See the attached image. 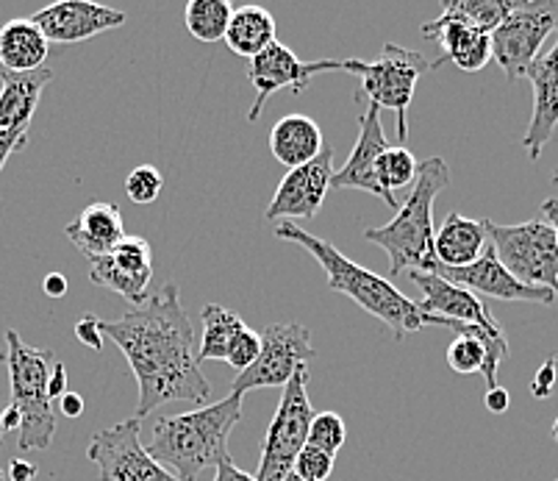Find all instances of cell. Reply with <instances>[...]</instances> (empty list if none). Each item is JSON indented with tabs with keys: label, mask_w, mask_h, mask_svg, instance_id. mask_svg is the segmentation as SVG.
Returning a JSON list of instances; mask_svg holds the SVG:
<instances>
[{
	"label": "cell",
	"mask_w": 558,
	"mask_h": 481,
	"mask_svg": "<svg viewBox=\"0 0 558 481\" xmlns=\"http://www.w3.org/2000/svg\"><path fill=\"white\" fill-rule=\"evenodd\" d=\"M100 332L114 339L134 371L140 387L136 420L172 401H209L211 384L197 362L195 332L175 281L120 321H100Z\"/></svg>",
	"instance_id": "obj_1"
},
{
	"label": "cell",
	"mask_w": 558,
	"mask_h": 481,
	"mask_svg": "<svg viewBox=\"0 0 558 481\" xmlns=\"http://www.w3.org/2000/svg\"><path fill=\"white\" fill-rule=\"evenodd\" d=\"M276 237L295 242L303 251L312 253L314 260L319 262V267H323V273H326L328 290L342 292L350 301H356L364 312L378 317V321L392 332V337L398 339V342H403L409 334L420 332V328L434 326V317L425 315L423 309H420V303L405 298L403 292L384 276H378V273L367 270V267L348 260L331 240H323V237L312 235V231H306L303 226H298V223H278Z\"/></svg>",
	"instance_id": "obj_2"
},
{
	"label": "cell",
	"mask_w": 558,
	"mask_h": 481,
	"mask_svg": "<svg viewBox=\"0 0 558 481\" xmlns=\"http://www.w3.org/2000/svg\"><path fill=\"white\" fill-rule=\"evenodd\" d=\"M242 420V395H228L217 404H206L192 412L159 418L154 426L150 457L181 481H197L206 468L228 454V437Z\"/></svg>",
	"instance_id": "obj_3"
},
{
	"label": "cell",
	"mask_w": 558,
	"mask_h": 481,
	"mask_svg": "<svg viewBox=\"0 0 558 481\" xmlns=\"http://www.w3.org/2000/svg\"><path fill=\"white\" fill-rule=\"evenodd\" d=\"M450 184V167L442 156L420 161L411 195L400 204L398 215L378 229L364 231V240L384 248L389 256V273L405 270L430 273L436 267L434 253V201Z\"/></svg>",
	"instance_id": "obj_4"
},
{
	"label": "cell",
	"mask_w": 558,
	"mask_h": 481,
	"mask_svg": "<svg viewBox=\"0 0 558 481\" xmlns=\"http://www.w3.org/2000/svg\"><path fill=\"white\" fill-rule=\"evenodd\" d=\"M7 346L9 382H12V401L9 404L23 418L17 448L45 450L50 448L56 434V412L48 395V382L59 359L48 348H34L23 342L14 328L7 332Z\"/></svg>",
	"instance_id": "obj_5"
},
{
	"label": "cell",
	"mask_w": 558,
	"mask_h": 481,
	"mask_svg": "<svg viewBox=\"0 0 558 481\" xmlns=\"http://www.w3.org/2000/svg\"><path fill=\"white\" fill-rule=\"evenodd\" d=\"M434 70L420 50H409L403 45L387 43L380 48L378 59L362 62V59H344V73H353L362 79V93L369 104L378 109L395 111L398 118V140L400 145L409 140V109L414 100L420 75Z\"/></svg>",
	"instance_id": "obj_6"
},
{
	"label": "cell",
	"mask_w": 558,
	"mask_h": 481,
	"mask_svg": "<svg viewBox=\"0 0 558 481\" xmlns=\"http://www.w3.org/2000/svg\"><path fill=\"white\" fill-rule=\"evenodd\" d=\"M486 235L500 265L517 281L527 287H545L558 298V242L550 223L527 220L504 226L486 217Z\"/></svg>",
	"instance_id": "obj_7"
},
{
	"label": "cell",
	"mask_w": 558,
	"mask_h": 481,
	"mask_svg": "<svg viewBox=\"0 0 558 481\" xmlns=\"http://www.w3.org/2000/svg\"><path fill=\"white\" fill-rule=\"evenodd\" d=\"M312 418L314 407L308 398V368H303L283 387L281 404H278L267 437H264L256 481H283L295 470L298 454L306 445Z\"/></svg>",
	"instance_id": "obj_8"
},
{
	"label": "cell",
	"mask_w": 558,
	"mask_h": 481,
	"mask_svg": "<svg viewBox=\"0 0 558 481\" xmlns=\"http://www.w3.org/2000/svg\"><path fill=\"white\" fill-rule=\"evenodd\" d=\"M550 34H558V0H517L514 12L489 34L492 59L509 81L525 79Z\"/></svg>",
	"instance_id": "obj_9"
},
{
	"label": "cell",
	"mask_w": 558,
	"mask_h": 481,
	"mask_svg": "<svg viewBox=\"0 0 558 481\" xmlns=\"http://www.w3.org/2000/svg\"><path fill=\"white\" fill-rule=\"evenodd\" d=\"M317 357L312 346V332L301 323H272L262 332V351L247 371L236 373L231 384L233 395H245L251 389L287 387L298 371L308 368Z\"/></svg>",
	"instance_id": "obj_10"
},
{
	"label": "cell",
	"mask_w": 558,
	"mask_h": 481,
	"mask_svg": "<svg viewBox=\"0 0 558 481\" xmlns=\"http://www.w3.org/2000/svg\"><path fill=\"white\" fill-rule=\"evenodd\" d=\"M86 459L98 468L100 481H181L142 445V420L136 418L95 432L86 445Z\"/></svg>",
	"instance_id": "obj_11"
},
{
	"label": "cell",
	"mask_w": 558,
	"mask_h": 481,
	"mask_svg": "<svg viewBox=\"0 0 558 481\" xmlns=\"http://www.w3.org/2000/svg\"><path fill=\"white\" fill-rule=\"evenodd\" d=\"M342 70L344 73V59H319V62H303L289 45L272 43L270 48L251 59L247 68V79H251L253 89H256V100L247 109V123H258L264 106L281 89H292V93H303L312 84L317 73H333Z\"/></svg>",
	"instance_id": "obj_12"
},
{
	"label": "cell",
	"mask_w": 558,
	"mask_h": 481,
	"mask_svg": "<svg viewBox=\"0 0 558 481\" xmlns=\"http://www.w3.org/2000/svg\"><path fill=\"white\" fill-rule=\"evenodd\" d=\"M333 179V148L326 145L323 154L308 165L289 170L278 184L270 206L264 212L267 223H287V220H314L319 206L326 204V195L331 190Z\"/></svg>",
	"instance_id": "obj_13"
},
{
	"label": "cell",
	"mask_w": 558,
	"mask_h": 481,
	"mask_svg": "<svg viewBox=\"0 0 558 481\" xmlns=\"http://www.w3.org/2000/svg\"><path fill=\"white\" fill-rule=\"evenodd\" d=\"M89 278L93 285L125 298L134 309L148 301L150 278H154V253L148 240L129 237L120 242L111 253L100 260H89Z\"/></svg>",
	"instance_id": "obj_14"
},
{
	"label": "cell",
	"mask_w": 558,
	"mask_h": 481,
	"mask_svg": "<svg viewBox=\"0 0 558 481\" xmlns=\"http://www.w3.org/2000/svg\"><path fill=\"white\" fill-rule=\"evenodd\" d=\"M32 20L50 45H75L111 32V28H120L129 17L120 9L100 7L89 0H59V3H50L32 14Z\"/></svg>",
	"instance_id": "obj_15"
},
{
	"label": "cell",
	"mask_w": 558,
	"mask_h": 481,
	"mask_svg": "<svg viewBox=\"0 0 558 481\" xmlns=\"http://www.w3.org/2000/svg\"><path fill=\"white\" fill-rule=\"evenodd\" d=\"M387 148H389V140H387V131H384V123H380V109L369 104L362 115V123H359L356 148L350 151L342 170H333V179H331L333 190L373 192V195H378L387 206L400 209L398 197L387 195L384 187L378 184V176H375V167H378L380 154H384Z\"/></svg>",
	"instance_id": "obj_16"
},
{
	"label": "cell",
	"mask_w": 558,
	"mask_h": 481,
	"mask_svg": "<svg viewBox=\"0 0 558 481\" xmlns=\"http://www.w3.org/2000/svg\"><path fill=\"white\" fill-rule=\"evenodd\" d=\"M436 276L448 278L450 285H459L464 290H470L473 296H486V298H497V301H527V303H553L556 301V292L545 290V287H527L522 281H517L500 260H497L495 248L484 251L478 262H473L470 267H459V270H448V267L436 265L434 270Z\"/></svg>",
	"instance_id": "obj_17"
},
{
	"label": "cell",
	"mask_w": 558,
	"mask_h": 481,
	"mask_svg": "<svg viewBox=\"0 0 558 481\" xmlns=\"http://www.w3.org/2000/svg\"><path fill=\"white\" fill-rule=\"evenodd\" d=\"M525 79L534 84V115L522 136V148L527 151V159L536 161L558 125V39L527 68Z\"/></svg>",
	"instance_id": "obj_18"
},
{
	"label": "cell",
	"mask_w": 558,
	"mask_h": 481,
	"mask_svg": "<svg viewBox=\"0 0 558 481\" xmlns=\"http://www.w3.org/2000/svg\"><path fill=\"white\" fill-rule=\"evenodd\" d=\"M409 278L423 290L420 309H423L425 315L442 317V321L466 323V326L504 328L478 296H473V292L464 290V287L459 285H450L448 278L420 270H411Z\"/></svg>",
	"instance_id": "obj_19"
},
{
	"label": "cell",
	"mask_w": 558,
	"mask_h": 481,
	"mask_svg": "<svg viewBox=\"0 0 558 481\" xmlns=\"http://www.w3.org/2000/svg\"><path fill=\"white\" fill-rule=\"evenodd\" d=\"M423 37L436 39L439 48L445 50L434 62V70L442 68L445 62H453L456 68L464 73H478L489 64L492 59V39L489 34L478 32L473 25H466L464 20L456 14L442 12L436 20L423 25Z\"/></svg>",
	"instance_id": "obj_20"
},
{
	"label": "cell",
	"mask_w": 558,
	"mask_h": 481,
	"mask_svg": "<svg viewBox=\"0 0 558 481\" xmlns=\"http://www.w3.org/2000/svg\"><path fill=\"white\" fill-rule=\"evenodd\" d=\"M68 240L86 260H100L125 240V220L120 206L109 201H89L64 229Z\"/></svg>",
	"instance_id": "obj_21"
},
{
	"label": "cell",
	"mask_w": 558,
	"mask_h": 481,
	"mask_svg": "<svg viewBox=\"0 0 558 481\" xmlns=\"http://www.w3.org/2000/svg\"><path fill=\"white\" fill-rule=\"evenodd\" d=\"M53 81V70L34 73H7L0 70V134H28L43 89Z\"/></svg>",
	"instance_id": "obj_22"
},
{
	"label": "cell",
	"mask_w": 558,
	"mask_h": 481,
	"mask_svg": "<svg viewBox=\"0 0 558 481\" xmlns=\"http://www.w3.org/2000/svg\"><path fill=\"white\" fill-rule=\"evenodd\" d=\"M486 248H489L486 220H473L461 212H448V217L439 223L434 235L436 265L448 267V270L470 267L484 256Z\"/></svg>",
	"instance_id": "obj_23"
},
{
	"label": "cell",
	"mask_w": 558,
	"mask_h": 481,
	"mask_svg": "<svg viewBox=\"0 0 558 481\" xmlns=\"http://www.w3.org/2000/svg\"><path fill=\"white\" fill-rule=\"evenodd\" d=\"M323 148H326L323 129H319L317 120H312L308 115H287V118L278 120L270 131L272 156H276L283 167H289V170L314 161L323 154Z\"/></svg>",
	"instance_id": "obj_24"
},
{
	"label": "cell",
	"mask_w": 558,
	"mask_h": 481,
	"mask_svg": "<svg viewBox=\"0 0 558 481\" xmlns=\"http://www.w3.org/2000/svg\"><path fill=\"white\" fill-rule=\"evenodd\" d=\"M50 43L32 17H17L0 28V68L7 73H34L43 70Z\"/></svg>",
	"instance_id": "obj_25"
},
{
	"label": "cell",
	"mask_w": 558,
	"mask_h": 481,
	"mask_svg": "<svg viewBox=\"0 0 558 481\" xmlns=\"http://www.w3.org/2000/svg\"><path fill=\"white\" fill-rule=\"evenodd\" d=\"M278 43L276 37V17L264 7H240L233 9L231 23L226 32V45L231 53L242 59H256L258 53Z\"/></svg>",
	"instance_id": "obj_26"
},
{
	"label": "cell",
	"mask_w": 558,
	"mask_h": 481,
	"mask_svg": "<svg viewBox=\"0 0 558 481\" xmlns=\"http://www.w3.org/2000/svg\"><path fill=\"white\" fill-rule=\"evenodd\" d=\"M203 334L201 348H197V362H226V348L233 339V334L245 328L236 312L220 306V303H206L201 312Z\"/></svg>",
	"instance_id": "obj_27"
},
{
	"label": "cell",
	"mask_w": 558,
	"mask_h": 481,
	"mask_svg": "<svg viewBox=\"0 0 558 481\" xmlns=\"http://www.w3.org/2000/svg\"><path fill=\"white\" fill-rule=\"evenodd\" d=\"M231 3L228 0H190L184 12L186 32L206 45L226 39L228 23H231Z\"/></svg>",
	"instance_id": "obj_28"
},
{
	"label": "cell",
	"mask_w": 558,
	"mask_h": 481,
	"mask_svg": "<svg viewBox=\"0 0 558 481\" xmlns=\"http://www.w3.org/2000/svg\"><path fill=\"white\" fill-rule=\"evenodd\" d=\"M514 7L517 0H445L442 12L456 14L466 25H473V28L484 34H492L497 25L514 12Z\"/></svg>",
	"instance_id": "obj_29"
},
{
	"label": "cell",
	"mask_w": 558,
	"mask_h": 481,
	"mask_svg": "<svg viewBox=\"0 0 558 481\" xmlns=\"http://www.w3.org/2000/svg\"><path fill=\"white\" fill-rule=\"evenodd\" d=\"M417 170H420V161L414 159V154H411L405 145H389V148L380 154L378 167H375V176H378V184L384 187L387 195L398 197L395 192L414 184Z\"/></svg>",
	"instance_id": "obj_30"
},
{
	"label": "cell",
	"mask_w": 558,
	"mask_h": 481,
	"mask_svg": "<svg viewBox=\"0 0 558 481\" xmlns=\"http://www.w3.org/2000/svg\"><path fill=\"white\" fill-rule=\"evenodd\" d=\"M344 440H348V426H344V418L337 412H314L312 426H308L306 445L312 448L326 450L331 457H337L342 450Z\"/></svg>",
	"instance_id": "obj_31"
},
{
	"label": "cell",
	"mask_w": 558,
	"mask_h": 481,
	"mask_svg": "<svg viewBox=\"0 0 558 481\" xmlns=\"http://www.w3.org/2000/svg\"><path fill=\"white\" fill-rule=\"evenodd\" d=\"M161 187H165V179L161 173L156 170L154 165H140L134 167L125 179V195L134 201V204L145 206V204H154L156 197H159Z\"/></svg>",
	"instance_id": "obj_32"
},
{
	"label": "cell",
	"mask_w": 558,
	"mask_h": 481,
	"mask_svg": "<svg viewBox=\"0 0 558 481\" xmlns=\"http://www.w3.org/2000/svg\"><path fill=\"white\" fill-rule=\"evenodd\" d=\"M258 351H262V334L245 326L242 332L233 334V339L228 342L226 362L231 364L233 371L242 373V371H247L253 362H256Z\"/></svg>",
	"instance_id": "obj_33"
},
{
	"label": "cell",
	"mask_w": 558,
	"mask_h": 481,
	"mask_svg": "<svg viewBox=\"0 0 558 481\" xmlns=\"http://www.w3.org/2000/svg\"><path fill=\"white\" fill-rule=\"evenodd\" d=\"M295 473L308 481H328V476L333 473V457L331 454H326V450L303 445V450L298 454Z\"/></svg>",
	"instance_id": "obj_34"
},
{
	"label": "cell",
	"mask_w": 558,
	"mask_h": 481,
	"mask_svg": "<svg viewBox=\"0 0 558 481\" xmlns=\"http://www.w3.org/2000/svg\"><path fill=\"white\" fill-rule=\"evenodd\" d=\"M556 373H558V357H550L545 364H542L539 373H536L534 384H531V393H534L536 398H547V395L553 393V384H556Z\"/></svg>",
	"instance_id": "obj_35"
},
{
	"label": "cell",
	"mask_w": 558,
	"mask_h": 481,
	"mask_svg": "<svg viewBox=\"0 0 558 481\" xmlns=\"http://www.w3.org/2000/svg\"><path fill=\"white\" fill-rule=\"evenodd\" d=\"M75 337H78L84 346H89L98 351V348L104 346V332H100L98 317H93V315L81 317V321L75 323Z\"/></svg>",
	"instance_id": "obj_36"
},
{
	"label": "cell",
	"mask_w": 558,
	"mask_h": 481,
	"mask_svg": "<svg viewBox=\"0 0 558 481\" xmlns=\"http://www.w3.org/2000/svg\"><path fill=\"white\" fill-rule=\"evenodd\" d=\"M215 481H256V476L245 473L242 468H236V462H233L231 457L220 459L215 468Z\"/></svg>",
	"instance_id": "obj_37"
},
{
	"label": "cell",
	"mask_w": 558,
	"mask_h": 481,
	"mask_svg": "<svg viewBox=\"0 0 558 481\" xmlns=\"http://www.w3.org/2000/svg\"><path fill=\"white\" fill-rule=\"evenodd\" d=\"M25 143H28V134H0V170L9 161V156L25 148Z\"/></svg>",
	"instance_id": "obj_38"
},
{
	"label": "cell",
	"mask_w": 558,
	"mask_h": 481,
	"mask_svg": "<svg viewBox=\"0 0 558 481\" xmlns=\"http://www.w3.org/2000/svg\"><path fill=\"white\" fill-rule=\"evenodd\" d=\"M484 401H486V409H489V412L504 414L506 409H509V404H511V395H509V389H504L500 384H497V387L486 389Z\"/></svg>",
	"instance_id": "obj_39"
},
{
	"label": "cell",
	"mask_w": 558,
	"mask_h": 481,
	"mask_svg": "<svg viewBox=\"0 0 558 481\" xmlns=\"http://www.w3.org/2000/svg\"><path fill=\"white\" fill-rule=\"evenodd\" d=\"M64 393H68V368H64L62 362H56L53 373H50V382H48L50 401H59Z\"/></svg>",
	"instance_id": "obj_40"
},
{
	"label": "cell",
	"mask_w": 558,
	"mask_h": 481,
	"mask_svg": "<svg viewBox=\"0 0 558 481\" xmlns=\"http://www.w3.org/2000/svg\"><path fill=\"white\" fill-rule=\"evenodd\" d=\"M59 409H62V414L64 418H81V414H84V398H81L78 393H64L62 398H59Z\"/></svg>",
	"instance_id": "obj_41"
},
{
	"label": "cell",
	"mask_w": 558,
	"mask_h": 481,
	"mask_svg": "<svg viewBox=\"0 0 558 481\" xmlns=\"http://www.w3.org/2000/svg\"><path fill=\"white\" fill-rule=\"evenodd\" d=\"M37 473V465L25 462V459H12V462H9V479L12 481H34Z\"/></svg>",
	"instance_id": "obj_42"
},
{
	"label": "cell",
	"mask_w": 558,
	"mask_h": 481,
	"mask_svg": "<svg viewBox=\"0 0 558 481\" xmlns=\"http://www.w3.org/2000/svg\"><path fill=\"white\" fill-rule=\"evenodd\" d=\"M43 287H45V296H50V298L68 296V278H64L62 273H50V276H45Z\"/></svg>",
	"instance_id": "obj_43"
},
{
	"label": "cell",
	"mask_w": 558,
	"mask_h": 481,
	"mask_svg": "<svg viewBox=\"0 0 558 481\" xmlns=\"http://www.w3.org/2000/svg\"><path fill=\"white\" fill-rule=\"evenodd\" d=\"M20 426H23V418H20L17 409L9 404V407L0 412V429H3V434H7V432H14V429L20 432Z\"/></svg>",
	"instance_id": "obj_44"
},
{
	"label": "cell",
	"mask_w": 558,
	"mask_h": 481,
	"mask_svg": "<svg viewBox=\"0 0 558 481\" xmlns=\"http://www.w3.org/2000/svg\"><path fill=\"white\" fill-rule=\"evenodd\" d=\"M542 220L550 223V229L556 231V242H558V197H545L542 201Z\"/></svg>",
	"instance_id": "obj_45"
},
{
	"label": "cell",
	"mask_w": 558,
	"mask_h": 481,
	"mask_svg": "<svg viewBox=\"0 0 558 481\" xmlns=\"http://www.w3.org/2000/svg\"><path fill=\"white\" fill-rule=\"evenodd\" d=\"M283 481H308V479H303V476H298V473H295V470H292V473H289V476H287V479H283Z\"/></svg>",
	"instance_id": "obj_46"
},
{
	"label": "cell",
	"mask_w": 558,
	"mask_h": 481,
	"mask_svg": "<svg viewBox=\"0 0 558 481\" xmlns=\"http://www.w3.org/2000/svg\"><path fill=\"white\" fill-rule=\"evenodd\" d=\"M550 434H553V440H556V443H558V418L553 420V429H550Z\"/></svg>",
	"instance_id": "obj_47"
},
{
	"label": "cell",
	"mask_w": 558,
	"mask_h": 481,
	"mask_svg": "<svg viewBox=\"0 0 558 481\" xmlns=\"http://www.w3.org/2000/svg\"><path fill=\"white\" fill-rule=\"evenodd\" d=\"M553 184H558V167H556V173H553Z\"/></svg>",
	"instance_id": "obj_48"
},
{
	"label": "cell",
	"mask_w": 558,
	"mask_h": 481,
	"mask_svg": "<svg viewBox=\"0 0 558 481\" xmlns=\"http://www.w3.org/2000/svg\"><path fill=\"white\" fill-rule=\"evenodd\" d=\"M0 362H7V353H0Z\"/></svg>",
	"instance_id": "obj_49"
},
{
	"label": "cell",
	"mask_w": 558,
	"mask_h": 481,
	"mask_svg": "<svg viewBox=\"0 0 558 481\" xmlns=\"http://www.w3.org/2000/svg\"><path fill=\"white\" fill-rule=\"evenodd\" d=\"M3 479H7V473H3V470H0V481H3Z\"/></svg>",
	"instance_id": "obj_50"
},
{
	"label": "cell",
	"mask_w": 558,
	"mask_h": 481,
	"mask_svg": "<svg viewBox=\"0 0 558 481\" xmlns=\"http://www.w3.org/2000/svg\"><path fill=\"white\" fill-rule=\"evenodd\" d=\"M0 443H3V429H0Z\"/></svg>",
	"instance_id": "obj_51"
},
{
	"label": "cell",
	"mask_w": 558,
	"mask_h": 481,
	"mask_svg": "<svg viewBox=\"0 0 558 481\" xmlns=\"http://www.w3.org/2000/svg\"><path fill=\"white\" fill-rule=\"evenodd\" d=\"M556 481H558V479H556Z\"/></svg>",
	"instance_id": "obj_52"
}]
</instances>
